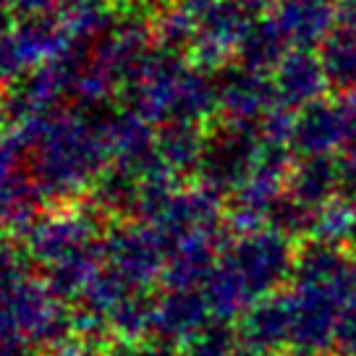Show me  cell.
I'll return each instance as SVG.
<instances>
[{
  "label": "cell",
  "mask_w": 356,
  "mask_h": 356,
  "mask_svg": "<svg viewBox=\"0 0 356 356\" xmlns=\"http://www.w3.org/2000/svg\"><path fill=\"white\" fill-rule=\"evenodd\" d=\"M335 0H280L275 11V29L291 50H312L330 37L338 26Z\"/></svg>",
  "instance_id": "cell-1"
},
{
  "label": "cell",
  "mask_w": 356,
  "mask_h": 356,
  "mask_svg": "<svg viewBox=\"0 0 356 356\" xmlns=\"http://www.w3.org/2000/svg\"><path fill=\"white\" fill-rule=\"evenodd\" d=\"M327 84L320 56L312 50H291L278 66L280 97L291 108H307L312 102L323 100Z\"/></svg>",
  "instance_id": "cell-2"
},
{
  "label": "cell",
  "mask_w": 356,
  "mask_h": 356,
  "mask_svg": "<svg viewBox=\"0 0 356 356\" xmlns=\"http://www.w3.org/2000/svg\"><path fill=\"white\" fill-rule=\"evenodd\" d=\"M320 60H323L327 84L341 92L356 89V24L335 26L330 37L320 44Z\"/></svg>",
  "instance_id": "cell-3"
},
{
  "label": "cell",
  "mask_w": 356,
  "mask_h": 356,
  "mask_svg": "<svg viewBox=\"0 0 356 356\" xmlns=\"http://www.w3.org/2000/svg\"><path fill=\"white\" fill-rule=\"evenodd\" d=\"M341 11H343L346 22H348V24H356V0H346Z\"/></svg>",
  "instance_id": "cell-4"
}]
</instances>
